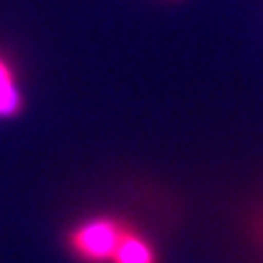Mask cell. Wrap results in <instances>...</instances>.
<instances>
[{"label": "cell", "instance_id": "6da1fadb", "mask_svg": "<svg viewBox=\"0 0 263 263\" xmlns=\"http://www.w3.org/2000/svg\"><path fill=\"white\" fill-rule=\"evenodd\" d=\"M127 222L117 219L112 215H98L90 217L81 224L68 229L66 246L73 258L83 263H107L112 258L117 241L122 236Z\"/></svg>", "mask_w": 263, "mask_h": 263}, {"label": "cell", "instance_id": "3957f363", "mask_svg": "<svg viewBox=\"0 0 263 263\" xmlns=\"http://www.w3.org/2000/svg\"><path fill=\"white\" fill-rule=\"evenodd\" d=\"M25 110V93L17 73L8 59L0 54V120H12Z\"/></svg>", "mask_w": 263, "mask_h": 263}, {"label": "cell", "instance_id": "277c9868", "mask_svg": "<svg viewBox=\"0 0 263 263\" xmlns=\"http://www.w3.org/2000/svg\"><path fill=\"white\" fill-rule=\"evenodd\" d=\"M249 224H251V241L261 251V258H263V202H258V207H256V212L251 215Z\"/></svg>", "mask_w": 263, "mask_h": 263}, {"label": "cell", "instance_id": "7a4b0ae2", "mask_svg": "<svg viewBox=\"0 0 263 263\" xmlns=\"http://www.w3.org/2000/svg\"><path fill=\"white\" fill-rule=\"evenodd\" d=\"M110 263H159V256L146 236L137 232L132 224H127Z\"/></svg>", "mask_w": 263, "mask_h": 263}]
</instances>
